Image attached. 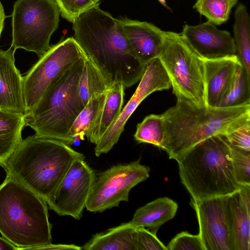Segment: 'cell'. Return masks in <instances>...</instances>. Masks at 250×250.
Masks as SVG:
<instances>
[{
    "mask_svg": "<svg viewBox=\"0 0 250 250\" xmlns=\"http://www.w3.org/2000/svg\"><path fill=\"white\" fill-rule=\"evenodd\" d=\"M99 4L73 23L74 38L113 84L129 87L141 80L146 65L134 54L118 20Z\"/></svg>",
    "mask_w": 250,
    "mask_h": 250,
    "instance_id": "obj_1",
    "label": "cell"
},
{
    "mask_svg": "<svg viewBox=\"0 0 250 250\" xmlns=\"http://www.w3.org/2000/svg\"><path fill=\"white\" fill-rule=\"evenodd\" d=\"M165 139L162 149L177 162L191 148L215 135L223 136L250 123V104L232 107H199L177 100L162 114Z\"/></svg>",
    "mask_w": 250,
    "mask_h": 250,
    "instance_id": "obj_2",
    "label": "cell"
},
{
    "mask_svg": "<svg viewBox=\"0 0 250 250\" xmlns=\"http://www.w3.org/2000/svg\"><path fill=\"white\" fill-rule=\"evenodd\" d=\"M77 158L84 156L66 143L34 134L22 139L0 166L46 202Z\"/></svg>",
    "mask_w": 250,
    "mask_h": 250,
    "instance_id": "obj_3",
    "label": "cell"
},
{
    "mask_svg": "<svg viewBox=\"0 0 250 250\" xmlns=\"http://www.w3.org/2000/svg\"><path fill=\"white\" fill-rule=\"evenodd\" d=\"M0 185V233L17 250L38 249L52 242L47 203L6 173Z\"/></svg>",
    "mask_w": 250,
    "mask_h": 250,
    "instance_id": "obj_4",
    "label": "cell"
},
{
    "mask_svg": "<svg viewBox=\"0 0 250 250\" xmlns=\"http://www.w3.org/2000/svg\"><path fill=\"white\" fill-rule=\"evenodd\" d=\"M177 162L181 182L194 200L229 195L240 187L234 173L231 147L223 136L199 143Z\"/></svg>",
    "mask_w": 250,
    "mask_h": 250,
    "instance_id": "obj_5",
    "label": "cell"
},
{
    "mask_svg": "<svg viewBox=\"0 0 250 250\" xmlns=\"http://www.w3.org/2000/svg\"><path fill=\"white\" fill-rule=\"evenodd\" d=\"M87 55L62 73L50 85L37 104L24 117L25 126L36 135L73 144L70 128L84 105L78 85Z\"/></svg>",
    "mask_w": 250,
    "mask_h": 250,
    "instance_id": "obj_6",
    "label": "cell"
},
{
    "mask_svg": "<svg viewBox=\"0 0 250 250\" xmlns=\"http://www.w3.org/2000/svg\"><path fill=\"white\" fill-rule=\"evenodd\" d=\"M158 58L177 100L199 107L208 106L202 59L180 34L164 31Z\"/></svg>",
    "mask_w": 250,
    "mask_h": 250,
    "instance_id": "obj_7",
    "label": "cell"
},
{
    "mask_svg": "<svg viewBox=\"0 0 250 250\" xmlns=\"http://www.w3.org/2000/svg\"><path fill=\"white\" fill-rule=\"evenodd\" d=\"M60 10L55 0H17L12 14L14 50L23 49L39 57L50 48V38L59 26Z\"/></svg>",
    "mask_w": 250,
    "mask_h": 250,
    "instance_id": "obj_8",
    "label": "cell"
},
{
    "mask_svg": "<svg viewBox=\"0 0 250 250\" xmlns=\"http://www.w3.org/2000/svg\"><path fill=\"white\" fill-rule=\"evenodd\" d=\"M86 55L74 37L62 39L50 46L23 77L27 112L56 79Z\"/></svg>",
    "mask_w": 250,
    "mask_h": 250,
    "instance_id": "obj_9",
    "label": "cell"
},
{
    "mask_svg": "<svg viewBox=\"0 0 250 250\" xmlns=\"http://www.w3.org/2000/svg\"><path fill=\"white\" fill-rule=\"evenodd\" d=\"M150 167L140 158L129 164L114 165L96 175L85 208L90 212H102L128 201L131 189L149 176Z\"/></svg>",
    "mask_w": 250,
    "mask_h": 250,
    "instance_id": "obj_10",
    "label": "cell"
},
{
    "mask_svg": "<svg viewBox=\"0 0 250 250\" xmlns=\"http://www.w3.org/2000/svg\"><path fill=\"white\" fill-rule=\"evenodd\" d=\"M95 177L84 158L75 159L46 202L49 208L59 215L80 219Z\"/></svg>",
    "mask_w": 250,
    "mask_h": 250,
    "instance_id": "obj_11",
    "label": "cell"
},
{
    "mask_svg": "<svg viewBox=\"0 0 250 250\" xmlns=\"http://www.w3.org/2000/svg\"><path fill=\"white\" fill-rule=\"evenodd\" d=\"M170 87V80L159 59L157 58L149 62L135 93L118 118L95 145V155L99 157L112 148L124 131L125 123L146 98L155 91Z\"/></svg>",
    "mask_w": 250,
    "mask_h": 250,
    "instance_id": "obj_12",
    "label": "cell"
},
{
    "mask_svg": "<svg viewBox=\"0 0 250 250\" xmlns=\"http://www.w3.org/2000/svg\"><path fill=\"white\" fill-rule=\"evenodd\" d=\"M227 196L196 200L191 199L205 250H233L228 218Z\"/></svg>",
    "mask_w": 250,
    "mask_h": 250,
    "instance_id": "obj_13",
    "label": "cell"
},
{
    "mask_svg": "<svg viewBox=\"0 0 250 250\" xmlns=\"http://www.w3.org/2000/svg\"><path fill=\"white\" fill-rule=\"evenodd\" d=\"M180 35L201 59H215L237 54L230 34L209 21L196 25L186 24Z\"/></svg>",
    "mask_w": 250,
    "mask_h": 250,
    "instance_id": "obj_14",
    "label": "cell"
},
{
    "mask_svg": "<svg viewBox=\"0 0 250 250\" xmlns=\"http://www.w3.org/2000/svg\"><path fill=\"white\" fill-rule=\"evenodd\" d=\"M15 50H0V110L25 116L23 80L15 65Z\"/></svg>",
    "mask_w": 250,
    "mask_h": 250,
    "instance_id": "obj_15",
    "label": "cell"
},
{
    "mask_svg": "<svg viewBox=\"0 0 250 250\" xmlns=\"http://www.w3.org/2000/svg\"><path fill=\"white\" fill-rule=\"evenodd\" d=\"M202 59L207 105L219 107L229 92L242 63L237 55L215 59Z\"/></svg>",
    "mask_w": 250,
    "mask_h": 250,
    "instance_id": "obj_16",
    "label": "cell"
},
{
    "mask_svg": "<svg viewBox=\"0 0 250 250\" xmlns=\"http://www.w3.org/2000/svg\"><path fill=\"white\" fill-rule=\"evenodd\" d=\"M118 20L134 54L141 63L146 65L158 58L164 31L146 21L123 17Z\"/></svg>",
    "mask_w": 250,
    "mask_h": 250,
    "instance_id": "obj_17",
    "label": "cell"
},
{
    "mask_svg": "<svg viewBox=\"0 0 250 250\" xmlns=\"http://www.w3.org/2000/svg\"><path fill=\"white\" fill-rule=\"evenodd\" d=\"M226 208L233 250H250V185L228 195Z\"/></svg>",
    "mask_w": 250,
    "mask_h": 250,
    "instance_id": "obj_18",
    "label": "cell"
},
{
    "mask_svg": "<svg viewBox=\"0 0 250 250\" xmlns=\"http://www.w3.org/2000/svg\"><path fill=\"white\" fill-rule=\"evenodd\" d=\"M178 206L167 197L158 198L138 208L130 222L156 234L160 227L176 215Z\"/></svg>",
    "mask_w": 250,
    "mask_h": 250,
    "instance_id": "obj_19",
    "label": "cell"
},
{
    "mask_svg": "<svg viewBox=\"0 0 250 250\" xmlns=\"http://www.w3.org/2000/svg\"><path fill=\"white\" fill-rule=\"evenodd\" d=\"M130 222L96 233L82 247L85 250H136L135 230Z\"/></svg>",
    "mask_w": 250,
    "mask_h": 250,
    "instance_id": "obj_20",
    "label": "cell"
},
{
    "mask_svg": "<svg viewBox=\"0 0 250 250\" xmlns=\"http://www.w3.org/2000/svg\"><path fill=\"white\" fill-rule=\"evenodd\" d=\"M125 87L114 83L106 93L105 101L99 117L88 139L96 144L119 117L124 104Z\"/></svg>",
    "mask_w": 250,
    "mask_h": 250,
    "instance_id": "obj_21",
    "label": "cell"
},
{
    "mask_svg": "<svg viewBox=\"0 0 250 250\" xmlns=\"http://www.w3.org/2000/svg\"><path fill=\"white\" fill-rule=\"evenodd\" d=\"M112 85L87 55L78 85L79 95L84 106L91 98L106 93Z\"/></svg>",
    "mask_w": 250,
    "mask_h": 250,
    "instance_id": "obj_22",
    "label": "cell"
},
{
    "mask_svg": "<svg viewBox=\"0 0 250 250\" xmlns=\"http://www.w3.org/2000/svg\"><path fill=\"white\" fill-rule=\"evenodd\" d=\"M24 117L0 110V166L22 140Z\"/></svg>",
    "mask_w": 250,
    "mask_h": 250,
    "instance_id": "obj_23",
    "label": "cell"
},
{
    "mask_svg": "<svg viewBox=\"0 0 250 250\" xmlns=\"http://www.w3.org/2000/svg\"><path fill=\"white\" fill-rule=\"evenodd\" d=\"M106 93L91 98L75 119L69 134L73 143L77 138L89 139L104 106Z\"/></svg>",
    "mask_w": 250,
    "mask_h": 250,
    "instance_id": "obj_24",
    "label": "cell"
},
{
    "mask_svg": "<svg viewBox=\"0 0 250 250\" xmlns=\"http://www.w3.org/2000/svg\"><path fill=\"white\" fill-rule=\"evenodd\" d=\"M233 33L236 55L250 75V19L246 7L242 3L235 11Z\"/></svg>",
    "mask_w": 250,
    "mask_h": 250,
    "instance_id": "obj_25",
    "label": "cell"
},
{
    "mask_svg": "<svg viewBox=\"0 0 250 250\" xmlns=\"http://www.w3.org/2000/svg\"><path fill=\"white\" fill-rule=\"evenodd\" d=\"M166 135L165 124L162 114H150L137 125L134 134L140 143H148L162 148Z\"/></svg>",
    "mask_w": 250,
    "mask_h": 250,
    "instance_id": "obj_26",
    "label": "cell"
},
{
    "mask_svg": "<svg viewBox=\"0 0 250 250\" xmlns=\"http://www.w3.org/2000/svg\"><path fill=\"white\" fill-rule=\"evenodd\" d=\"M247 104H250V75L241 64L229 92L219 106L232 107Z\"/></svg>",
    "mask_w": 250,
    "mask_h": 250,
    "instance_id": "obj_27",
    "label": "cell"
},
{
    "mask_svg": "<svg viewBox=\"0 0 250 250\" xmlns=\"http://www.w3.org/2000/svg\"><path fill=\"white\" fill-rule=\"evenodd\" d=\"M238 0H197L193 8L214 25L221 24L229 19L232 8Z\"/></svg>",
    "mask_w": 250,
    "mask_h": 250,
    "instance_id": "obj_28",
    "label": "cell"
},
{
    "mask_svg": "<svg viewBox=\"0 0 250 250\" xmlns=\"http://www.w3.org/2000/svg\"><path fill=\"white\" fill-rule=\"evenodd\" d=\"M61 16L73 23L83 13L99 4L94 0H55Z\"/></svg>",
    "mask_w": 250,
    "mask_h": 250,
    "instance_id": "obj_29",
    "label": "cell"
},
{
    "mask_svg": "<svg viewBox=\"0 0 250 250\" xmlns=\"http://www.w3.org/2000/svg\"><path fill=\"white\" fill-rule=\"evenodd\" d=\"M232 166L237 182L250 185V151L231 147Z\"/></svg>",
    "mask_w": 250,
    "mask_h": 250,
    "instance_id": "obj_30",
    "label": "cell"
},
{
    "mask_svg": "<svg viewBox=\"0 0 250 250\" xmlns=\"http://www.w3.org/2000/svg\"><path fill=\"white\" fill-rule=\"evenodd\" d=\"M167 250H205L199 234L187 231L178 233L167 246Z\"/></svg>",
    "mask_w": 250,
    "mask_h": 250,
    "instance_id": "obj_31",
    "label": "cell"
},
{
    "mask_svg": "<svg viewBox=\"0 0 250 250\" xmlns=\"http://www.w3.org/2000/svg\"><path fill=\"white\" fill-rule=\"evenodd\" d=\"M136 250H167L155 234L143 227H136L135 230Z\"/></svg>",
    "mask_w": 250,
    "mask_h": 250,
    "instance_id": "obj_32",
    "label": "cell"
},
{
    "mask_svg": "<svg viewBox=\"0 0 250 250\" xmlns=\"http://www.w3.org/2000/svg\"><path fill=\"white\" fill-rule=\"evenodd\" d=\"M224 137L231 147L250 151V123Z\"/></svg>",
    "mask_w": 250,
    "mask_h": 250,
    "instance_id": "obj_33",
    "label": "cell"
},
{
    "mask_svg": "<svg viewBox=\"0 0 250 250\" xmlns=\"http://www.w3.org/2000/svg\"><path fill=\"white\" fill-rule=\"evenodd\" d=\"M18 250L17 248L3 237H0V250Z\"/></svg>",
    "mask_w": 250,
    "mask_h": 250,
    "instance_id": "obj_34",
    "label": "cell"
},
{
    "mask_svg": "<svg viewBox=\"0 0 250 250\" xmlns=\"http://www.w3.org/2000/svg\"><path fill=\"white\" fill-rule=\"evenodd\" d=\"M6 18L3 7L0 1V38L3 28L4 27V21Z\"/></svg>",
    "mask_w": 250,
    "mask_h": 250,
    "instance_id": "obj_35",
    "label": "cell"
},
{
    "mask_svg": "<svg viewBox=\"0 0 250 250\" xmlns=\"http://www.w3.org/2000/svg\"><path fill=\"white\" fill-rule=\"evenodd\" d=\"M95 1H96V2H99V1H100V0H94Z\"/></svg>",
    "mask_w": 250,
    "mask_h": 250,
    "instance_id": "obj_36",
    "label": "cell"
}]
</instances>
